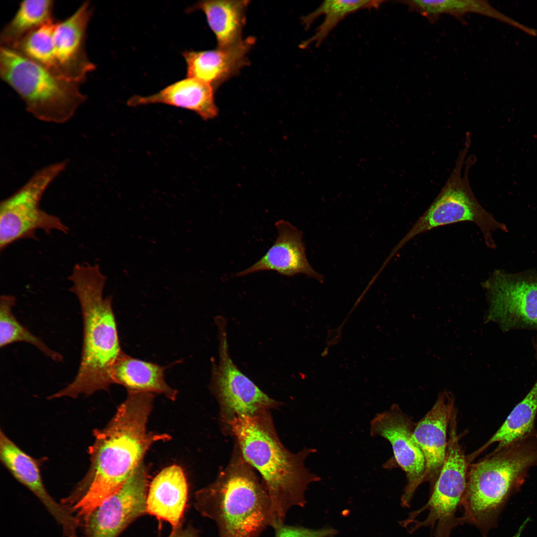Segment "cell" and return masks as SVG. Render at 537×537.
I'll use <instances>...</instances> for the list:
<instances>
[{
	"mask_svg": "<svg viewBox=\"0 0 537 537\" xmlns=\"http://www.w3.org/2000/svg\"><path fill=\"white\" fill-rule=\"evenodd\" d=\"M225 429L235 438L246 461L261 475L271 503L272 528L284 523L290 508L305 505V493L309 484L321 480L305 465V459L316 449L304 448L293 453L285 448L270 411L235 418Z\"/></svg>",
	"mask_w": 537,
	"mask_h": 537,
	"instance_id": "3",
	"label": "cell"
},
{
	"mask_svg": "<svg viewBox=\"0 0 537 537\" xmlns=\"http://www.w3.org/2000/svg\"><path fill=\"white\" fill-rule=\"evenodd\" d=\"M274 537H332L337 531L332 528L311 529L301 526H289L281 523L273 528Z\"/></svg>",
	"mask_w": 537,
	"mask_h": 537,
	"instance_id": "28",
	"label": "cell"
},
{
	"mask_svg": "<svg viewBox=\"0 0 537 537\" xmlns=\"http://www.w3.org/2000/svg\"><path fill=\"white\" fill-rule=\"evenodd\" d=\"M0 458L14 478L30 490L60 525L66 537H78L80 520L67 505L56 501L43 483L37 462L0 432Z\"/></svg>",
	"mask_w": 537,
	"mask_h": 537,
	"instance_id": "15",
	"label": "cell"
},
{
	"mask_svg": "<svg viewBox=\"0 0 537 537\" xmlns=\"http://www.w3.org/2000/svg\"><path fill=\"white\" fill-rule=\"evenodd\" d=\"M470 137L467 135L464 147L459 152L454 168L441 191L396 246L392 255L417 235L445 225L462 222L474 223L490 247L494 245L492 232L496 229L505 231V226L480 204L470 186L468 173L474 160L470 157L465 161Z\"/></svg>",
	"mask_w": 537,
	"mask_h": 537,
	"instance_id": "7",
	"label": "cell"
},
{
	"mask_svg": "<svg viewBox=\"0 0 537 537\" xmlns=\"http://www.w3.org/2000/svg\"><path fill=\"white\" fill-rule=\"evenodd\" d=\"M483 286L489 304L487 321L504 332L537 331V275L496 270Z\"/></svg>",
	"mask_w": 537,
	"mask_h": 537,
	"instance_id": "12",
	"label": "cell"
},
{
	"mask_svg": "<svg viewBox=\"0 0 537 537\" xmlns=\"http://www.w3.org/2000/svg\"><path fill=\"white\" fill-rule=\"evenodd\" d=\"M52 0H26L20 2L0 35V47L11 48L29 33L53 19Z\"/></svg>",
	"mask_w": 537,
	"mask_h": 537,
	"instance_id": "26",
	"label": "cell"
},
{
	"mask_svg": "<svg viewBox=\"0 0 537 537\" xmlns=\"http://www.w3.org/2000/svg\"><path fill=\"white\" fill-rule=\"evenodd\" d=\"M154 397L152 393L128 392L107 425L94 431L89 470L72 495L75 500L80 497L72 507L79 518L86 519L122 487L153 444L170 439L168 435L147 431Z\"/></svg>",
	"mask_w": 537,
	"mask_h": 537,
	"instance_id": "1",
	"label": "cell"
},
{
	"mask_svg": "<svg viewBox=\"0 0 537 537\" xmlns=\"http://www.w3.org/2000/svg\"><path fill=\"white\" fill-rule=\"evenodd\" d=\"M16 298L12 295H2L0 299V347L16 342L30 344L52 359L62 361L63 357L51 349L41 339L34 335L19 322L12 312Z\"/></svg>",
	"mask_w": 537,
	"mask_h": 537,
	"instance_id": "27",
	"label": "cell"
},
{
	"mask_svg": "<svg viewBox=\"0 0 537 537\" xmlns=\"http://www.w3.org/2000/svg\"><path fill=\"white\" fill-rule=\"evenodd\" d=\"M454 407L452 394L449 392H444L415 426L413 437L425 459L424 482L430 483L431 489L440 474L446 456L447 432Z\"/></svg>",
	"mask_w": 537,
	"mask_h": 537,
	"instance_id": "16",
	"label": "cell"
},
{
	"mask_svg": "<svg viewBox=\"0 0 537 537\" xmlns=\"http://www.w3.org/2000/svg\"><path fill=\"white\" fill-rule=\"evenodd\" d=\"M188 498V486L182 468L173 465L163 469L149 486L147 513L168 522L172 530L180 527Z\"/></svg>",
	"mask_w": 537,
	"mask_h": 537,
	"instance_id": "19",
	"label": "cell"
},
{
	"mask_svg": "<svg viewBox=\"0 0 537 537\" xmlns=\"http://www.w3.org/2000/svg\"><path fill=\"white\" fill-rule=\"evenodd\" d=\"M147 469L143 462L122 487L84 520L86 537H118L138 518L147 513Z\"/></svg>",
	"mask_w": 537,
	"mask_h": 537,
	"instance_id": "14",
	"label": "cell"
},
{
	"mask_svg": "<svg viewBox=\"0 0 537 537\" xmlns=\"http://www.w3.org/2000/svg\"><path fill=\"white\" fill-rule=\"evenodd\" d=\"M70 291L80 303L83 322L81 358L74 380L48 399L91 395L112 384L110 372L123 352L112 309V297H103L106 277L97 264H76L68 277Z\"/></svg>",
	"mask_w": 537,
	"mask_h": 537,
	"instance_id": "2",
	"label": "cell"
},
{
	"mask_svg": "<svg viewBox=\"0 0 537 537\" xmlns=\"http://www.w3.org/2000/svg\"><path fill=\"white\" fill-rule=\"evenodd\" d=\"M383 0H329L323 1L315 10L302 17V23L307 29L321 15L325 17L314 34L300 45L304 49L314 44L319 47L336 26L348 15L361 9H378Z\"/></svg>",
	"mask_w": 537,
	"mask_h": 537,
	"instance_id": "25",
	"label": "cell"
},
{
	"mask_svg": "<svg viewBox=\"0 0 537 537\" xmlns=\"http://www.w3.org/2000/svg\"><path fill=\"white\" fill-rule=\"evenodd\" d=\"M532 343L537 361V336ZM537 416V377L530 391L514 407L497 431L481 448L468 456L469 460L471 462L493 444L498 443L496 448H501L535 432Z\"/></svg>",
	"mask_w": 537,
	"mask_h": 537,
	"instance_id": "22",
	"label": "cell"
},
{
	"mask_svg": "<svg viewBox=\"0 0 537 537\" xmlns=\"http://www.w3.org/2000/svg\"><path fill=\"white\" fill-rule=\"evenodd\" d=\"M255 41L250 37L228 47L184 51L182 55L186 64L187 77L205 82L214 90L217 88L248 64L247 56Z\"/></svg>",
	"mask_w": 537,
	"mask_h": 537,
	"instance_id": "18",
	"label": "cell"
},
{
	"mask_svg": "<svg viewBox=\"0 0 537 537\" xmlns=\"http://www.w3.org/2000/svg\"><path fill=\"white\" fill-rule=\"evenodd\" d=\"M457 409L454 408L449 424L446 456L440 474L431 489L426 504L411 512L403 521L407 523L426 512V517L407 530L412 533L420 528L431 529L432 537H449L452 530L461 525L456 515L461 508L467 479L469 463L459 443L457 434Z\"/></svg>",
	"mask_w": 537,
	"mask_h": 537,
	"instance_id": "8",
	"label": "cell"
},
{
	"mask_svg": "<svg viewBox=\"0 0 537 537\" xmlns=\"http://www.w3.org/2000/svg\"><path fill=\"white\" fill-rule=\"evenodd\" d=\"M274 224L278 235L273 245L257 262L236 275L272 270L288 277L302 273L322 282L323 277L312 268L306 257L302 231L284 220Z\"/></svg>",
	"mask_w": 537,
	"mask_h": 537,
	"instance_id": "17",
	"label": "cell"
},
{
	"mask_svg": "<svg viewBox=\"0 0 537 537\" xmlns=\"http://www.w3.org/2000/svg\"><path fill=\"white\" fill-rule=\"evenodd\" d=\"M68 160L49 164L39 170L0 204V251L18 240L36 239V233L57 231L67 234L68 227L58 217L41 208L46 190L66 169Z\"/></svg>",
	"mask_w": 537,
	"mask_h": 537,
	"instance_id": "9",
	"label": "cell"
},
{
	"mask_svg": "<svg viewBox=\"0 0 537 537\" xmlns=\"http://www.w3.org/2000/svg\"><path fill=\"white\" fill-rule=\"evenodd\" d=\"M162 103L192 111L204 120L214 118L218 115L214 89L201 81L188 78L176 82L151 95H134L127 101V105L137 107L150 104Z\"/></svg>",
	"mask_w": 537,
	"mask_h": 537,
	"instance_id": "20",
	"label": "cell"
},
{
	"mask_svg": "<svg viewBox=\"0 0 537 537\" xmlns=\"http://www.w3.org/2000/svg\"><path fill=\"white\" fill-rule=\"evenodd\" d=\"M92 13L90 1H86L64 20H54L43 25L35 44L38 63L61 79L83 83L95 69L86 50L87 30Z\"/></svg>",
	"mask_w": 537,
	"mask_h": 537,
	"instance_id": "10",
	"label": "cell"
},
{
	"mask_svg": "<svg viewBox=\"0 0 537 537\" xmlns=\"http://www.w3.org/2000/svg\"><path fill=\"white\" fill-rule=\"evenodd\" d=\"M194 506L215 522L219 537H259L274 524L267 491L236 443L227 466L195 493Z\"/></svg>",
	"mask_w": 537,
	"mask_h": 537,
	"instance_id": "4",
	"label": "cell"
},
{
	"mask_svg": "<svg viewBox=\"0 0 537 537\" xmlns=\"http://www.w3.org/2000/svg\"><path fill=\"white\" fill-rule=\"evenodd\" d=\"M416 423L398 404L376 414L370 422V435L381 437L390 444L393 456L383 464L386 469L394 463L405 472L407 483L401 498V505L409 508L419 486L424 482L425 462L413 432Z\"/></svg>",
	"mask_w": 537,
	"mask_h": 537,
	"instance_id": "13",
	"label": "cell"
},
{
	"mask_svg": "<svg viewBox=\"0 0 537 537\" xmlns=\"http://www.w3.org/2000/svg\"><path fill=\"white\" fill-rule=\"evenodd\" d=\"M537 466V431L469 466L461 508V525L477 528L483 537L497 525L510 497L521 489Z\"/></svg>",
	"mask_w": 537,
	"mask_h": 537,
	"instance_id": "5",
	"label": "cell"
},
{
	"mask_svg": "<svg viewBox=\"0 0 537 537\" xmlns=\"http://www.w3.org/2000/svg\"><path fill=\"white\" fill-rule=\"evenodd\" d=\"M249 1L202 0L189 8L201 10L215 34L218 48L230 47L240 42Z\"/></svg>",
	"mask_w": 537,
	"mask_h": 537,
	"instance_id": "23",
	"label": "cell"
},
{
	"mask_svg": "<svg viewBox=\"0 0 537 537\" xmlns=\"http://www.w3.org/2000/svg\"><path fill=\"white\" fill-rule=\"evenodd\" d=\"M411 11L417 12L435 22L443 14L458 19L469 13H477L496 19L519 29L523 25L497 10L486 0H405L400 1Z\"/></svg>",
	"mask_w": 537,
	"mask_h": 537,
	"instance_id": "24",
	"label": "cell"
},
{
	"mask_svg": "<svg viewBox=\"0 0 537 537\" xmlns=\"http://www.w3.org/2000/svg\"><path fill=\"white\" fill-rule=\"evenodd\" d=\"M0 76L18 94L28 112L48 123L70 120L87 96L77 83L61 79L16 51L0 47Z\"/></svg>",
	"mask_w": 537,
	"mask_h": 537,
	"instance_id": "6",
	"label": "cell"
},
{
	"mask_svg": "<svg viewBox=\"0 0 537 537\" xmlns=\"http://www.w3.org/2000/svg\"><path fill=\"white\" fill-rule=\"evenodd\" d=\"M168 537H199V531L191 525H189L184 529L180 526L178 528L173 530Z\"/></svg>",
	"mask_w": 537,
	"mask_h": 537,
	"instance_id": "29",
	"label": "cell"
},
{
	"mask_svg": "<svg viewBox=\"0 0 537 537\" xmlns=\"http://www.w3.org/2000/svg\"><path fill=\"white\" fill-rule=\"evenodd\" d=\"M166 366L130 357L124 352L113 365L110 377L112 384L124 386L127 392L161 394L174 401L177 391L165 380Z\"/></svg>",
	"mask_w": 537,
	"mask_h": 537,
	"instance_id": "21",
	"label": "cell"
},
{
	"mask_svg": "<svg viewBox=\"0 0 537 537\" xmlns=\"http://www.w3.org/2000/svg\"><path fill=\"white\" fill-rule=\"evenodd\" d=\"M215 320L219 358L218 363L212 362L209 387L219 403L225 429L235 418L255 416L277 408L281 403L269 397L237 367L229 354L226 320L221 316Z\"/></svg>",
	"mask_w": 537,
	"mask_h": 537,
	"instance_id": "11",
	"label": "cell"
}]
</instances>
